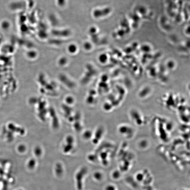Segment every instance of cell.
Masks as SVG:
<instances>
[{"mask_svg":"<svg viewBox=\"0 0 190 190\" xmlns=\"http://www.w3.org/2000/svg\"><path fill=\"white\" fill-rule=\"evenodd\" d=\"M99 61L102 62H104L106 61L107 60V57L105 55H101L99 57Z\"/></svg>","mask_w":190,"mask_h":190,"instance_id":"obj_6","label":"cell"},{"mask_svg":"<svg viewBox=\"0 0 190 190\" xmlns=\"http://www.w3.org/2000/svg\"><path fill=\"white\" fill-rule=\"evenodd\" d=\"M11 24L9 21L4 20L2 21L0 24V28L4 31H7L10 30L11 28Z\"/></svg>","mask_w":190,"mask_h":190,"instance_id":"obj_3","label":"cell"},{"mask_svg":"<svg viewBox=\"0 0 190 190\" xmlns=\"http://www.w3.org/2000/svg\"></svg>","mask_w":190,"mask_h":190,"instance_id":"obj_8","label":"cell"},{"mask_svg":"<svg viewBox=\"0 0 190 190\" xmlns=\"http://www.w3.org/2000/svg\"><path fill=\"white\" fill-rule=\"evenodd\" d=\"M111 12V9L108 7L97 8L93 10L92 15L95 18H101L107 16Z\"/></svg>","mask_w":190,"mask_h":190,"instance_id":"obj_1","label":"cell"},{"mask_svg":"<svg viewBox=\"0 0 190 190\" xmlns=\"http://www.w3.org/2000/svg\"><path fill=\"white\" fill-rule=\"evenodd\" d=\"M67 2V0H56V5L60 8H64L66 7Z\"/></svg>","mask_w":190,"mask_h":190,"instance_id":"obj_4","label":"cell"},{"mask_svg":"<svg viewBox=\"0 0 190 190\" xmlns=\"http://www.w3.org/2000/svg\"><path fill=\"white\" fill-rule=\"evenodd\" d=\"M68 50H69V52H75L76 50V47L73 45H71V46H70L69 48H68Z\"/></svg>","mask_w":190,"mask_h":190,"instance_id":"obj_7","label":"cell"},{"mask_svg":"<svg viewBox=\"0 0 190 190\" xmlns=\"http://www.w3.org/2000/svg\"><path fill=\"white\" fill-rule=\"evenodd\" d=\"M36 165V161L34 160H31L29 161L27 166L29 169L32 170L34 169Z\"/></svg>","mask_w":190,"mask_h":190,"instance_id":"obj_5","label":"cell"},{"mask_svg":"<svg viewBox=\"0 0 190 190\" xmlns=\"http://www.w3.org/2000/svg\"><path fill=\"white\" fill-rule=\"evenodd\" d=\"M38 52L35 49H30L27 51L25 53V56L28 59L34 60L36 59L38 56Z\"/></svg>","mask_w":190,"mask_h":190,"instance_id":"obj_2","label":"cell"}]
</instances>
